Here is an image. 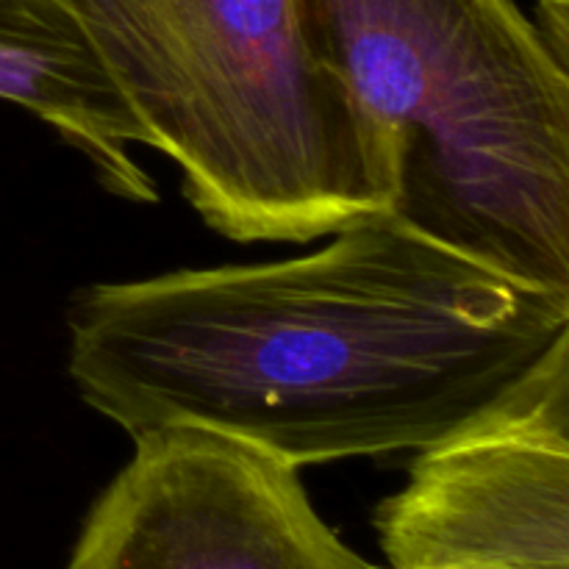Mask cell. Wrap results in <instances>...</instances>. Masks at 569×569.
Masks as SVG:
<instances>
[{
    "mask_svg": "<svg viewBox=\"0 0 569 569\" xmlns=\"http://www.w3.org/2000/svg\"><path fill=\"white\" fill-rule=\"evenodd\" d=\"M264 264L94 283L67 370L137 439L194 428L287 467L422 450L569 339V289L517 281L381 214Z\"/></svg>",
    "mask_w": 569,
    "mask_h": 569,
    "instance_id": "1",
    "label": "cell"
},
{
    "mask_svg": "<svg viewBox=\"0 0 569 569\" xmlns=\"http://www.w3.org/2000/svg\"><path fill=\"white\" fill-rule=\"evenodd\" d=\"M50 3L222 237L311 242L389 214L392 150L315 48L298 0Z\"/></svg>",
    "mask_w": 569,
    "mask_h": 569,
    "instance_id": "2",
    "label": "cell"
},
{
    "mask_svg": "<svg viewBox=\"0 0 569 569\" xmlns=\"http://www.w3.org/2000/svg\"><path fill=\"white\" fill-rule=\"evenodd\" d=\"M387 139L389 217L517 281L569 289V70L515 0H298Z\"/></svg>",
    "mask_w": 569,
    "mask_h": 569,
    "instance_id": "3",
    "label": "cell"
},
{
    "mask_svg": "<svg viewBox=\"0 0 569 569\" xmlns=\"http://www.w3.org/2000/svg\"><path fill=\"white\" fill-rule=\"evenodd\" d=\"M376 533L387 569H569V339L417 450Z\"/></svg>",
    "mask_w": 569,
    "mask_h": 569,
    "instance_id": "4",
    "label": "cell"
},
{
    "mask_svg": "<svg viewBox=\"0 0 569 569\" xmlns=\"http://www.w3.org/2000/svg\"><path fill=\"white\" fill-rule=\"evenodd\" d=\"M298 472L220 433H142L67 569H378L326 526Z\"/></svg>",
    "mask_w": 569,
    "mask_h": 569,
    "instance_id": "5",
    "label": "cell"
},
{
    "mask_svg": "<svg viewBox=\"0 0 569 569\" xmlns=\"http://www.w3.org/2000/svg\"><path fill=\"white\" fill-rule=\"evenodd\" d=\"M0 100L61 133L111 194L156 200L153 178L131 153V144H148L142 128L81 31L50 0H0Z\"/></svg>",
    "mask_w": 569,
    "mask_h": 569,
    "instance_id": "6",
    "label": "cell"
},
{
    "mask_svg": "<svg viewBox=\"0 0 569 569\" xmlns=\"http://www.w3.org/2000/svg\"><path fill=\"white\" fill-rule=\"evenodd\" d=\"M539 33L548 48L567 64L569 56V0H537Z\"/></svg>",
    "mask_w": 569,
    "mask_h": 569,
    "instance_id": "7",
    "label": "cell"
},
{
    "mask_svg": "<svg viewBox=\"0 0 569 569\" xmlns=\"http://www.w3.org/2000/svg\"><path fill=\"white\" fill-rule=\"evenodd\" d=\"M378 569H387V567H378Z\"/></svg>",
    "mask_w": 569,
    "mask_h": 569,
    "instance_id": "8",
    "label": "cell"
}]
</instances>
